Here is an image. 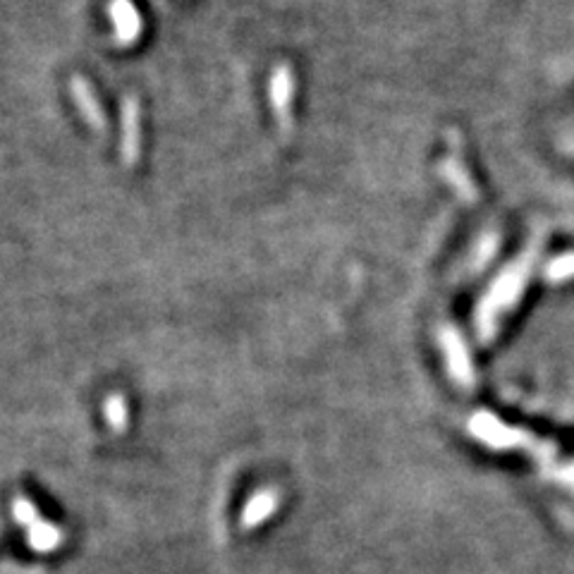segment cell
Listing matches in <instances>:
<instances>
[{
	"label": "cell",
	"instance_id": "cell-6",
	"mask_svg": "<svg viewBox=\"0 0 574 574\" xmlns=\"http://www.w3.org/2000/svg\"><path fill=\"white\" fill-rule=\"evenodd\" d=\"M70 94H72V101H75L77 111L82 113L84 122H87L91 130L99 132V134H106V130H108L106 111H103L101 101L96 99L94 87H91L87 79L79 77V75L72 77L70 79Z\"/></svg>",
	"mask_w": 574,
	"mask_h": 574
},
{
	"label": "cell",
	"instance_id": "cell-5",
	"mask_svg": "<svg viewBox=\"0 0 574 574\" xmlns=\"http://www.w3.org/2000/svg\"><path fill=\"white\" fill-rule=\"evenodd\" d=\"M108 17H111L113 24L115 44L122 48L137 44L144 32V22L132 0H111L108 3Z\"/></svg>",
	"mask_w": 574,
	"mask_h": 574
},
{
	"label": "cell",
	"instance_id": "cell-7",
	"mask_svg": "<svg viewBox=\"0 0 574 574\" xmlns=\"http://www.w3.org/2000/svg\"><path fill=\"white\" fill-rule=\"evenodd\" d=\"M441 345L445 350V359H448L450 374L467 386V383L472 381V366H469V357L467 350H464L462 338L453 331V328H445L441 333Z\"/></svg>",
	"mask_w": 574,
	"mask_h": 574
},
{
	"label": "cell",
	"instance_id": "cell-10",
	"mask_svg": "<svg viewBox=\"0 0 574 574\" xmlns=\"http://www.w3.org/2000/svg\"><path fill=\"white\" fill-rule=\"evenodd\" d=\"M546 273L551 280H563L567 276H574V254L560 256L558 261H553V264L548 266Z\"/></svg>",
	"mask_w": 574,
	"mask_h": 574
},
{
	"label": "cell",
	"instance_id": "cell-1",
	"mask_svg": "<svg viewBox=\"0 0 574 574\" xmlns=\"http://www.w3.org/2000/svg\"><path fill=\"white\" fill-rule=\"evenodd\" d=\"M529 259H531V252L524 256L522 264L510 266L508 271L503 273V278L493 285V290L488 292V297L484 299V304H481V311H479V328L484 331V335H491L496 316L500 314V311L508 309L510 304L522 295L524 283H527V273H529Z\"/></svg>",
	"mask_w": 574,
	"mask_h": 574
},
{
	"label": "cell",
	"instance_id": "cell-4",
	"mask_svg": "<svg viewBox=\"0 0 574 574\" xmlns=\"http://www.w3.org/2000/svg\"><path fill=\"white\" fill-rule=\"evenodd\" d=\"M120 158L127 168H134L142 156V106L134 94L120 103Z\"/></svg>",
	"mask_w": 574,
	"mask_h": 574
},
{
	"label": "cell",
	"instance_id": "cell-2",
	"mask_svg": "<svg viewBox=\"0 0 574 574\" xmlns=\"http://www.w3.org/2000/svg\"><path fill=\"white\" fill-rule=\"evenodd\" d=\"M12 515L22 527H27V543L39 553L58 551L65 543V531L56 524L46 522L36 505L27 496H17L12 500Z\"/></svg>",
	"mask_w": 574,
	"mask_h": 574
},
{
	"label": "cell",
	"instance_id": "cell-8",
	"mask_svg": "<svg viewBox=\"0 0 574 574\" xmlns=\"http://www.w3.org/2000/svg\"><path fill=\"white\" fill-rule=\"evenodd\" d=\"M280 505V493L276 488H264L256 496L244 505L242 510V529H256L259 524H264Z\"/></svg>",
	"mask_w": 574,
	"mask_h": 574
},
{
	"label": "cell",
	"instance_id": "cell-9",
	"mask_svg": "<svg viewBox=\"0 0 574 574\" xmlns=\"http://www.w3.org/2000/svg\"><path fill=\"white\" fill-rule=\"evenodd\" d=\"M103 417H106L108 426L115 433H125L127 424H130V407H127L125 395L111 393L106 398V405H103Z\"/></svg>",
	"mask_w": 574,
	"mask_h": 574
},
{
	"label": "cell",
	"instance_id": "cell-3",
	"mask_svg": "<svg viewBox=\"0 0 574 574\" xmlns=\"http://www.w3.org/2000/svg\"><path fill=\"white\" fill-rule=\"evenodd\" d=\"M295 89H297V79L292 65L280 63L276 65V70L271 72V79H268V101H271V111L273 118H276V125L283 139L292 137V127H295V118H292V106H295Z\"/></svg>",
	"mask_w": 574,
	"mask_h": 574
}]
</instances>
